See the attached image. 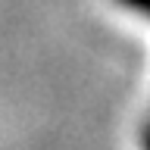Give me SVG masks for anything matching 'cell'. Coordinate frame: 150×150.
<instances>
[{
    "mask_svg": "<svg viewBox=\"0 0 150 150\" xmlns=\"http://www.w3.org/2000/svg\"><path fill=\"white\" fill-rule=\"evenodd\" d=\"M122 6H128V9H134V13H141V16H147L150 19V0H119Z\"/></svg>",
    "mask_w": 150,
    "mask_h": 150,
    "instance_id": "obj_1",
    "label": "cell"
},
{
    "mask_svg": "<svg viewBox=\"0 0 150 150\" xmlns=\"http://www.w3.org/2000/svg\"><path fill=\"white\" fill-rule=\"evenodd\" d=\"M144 147L150 150V128H147V134H144Z\"/></svg>",
    "mask_w": 150,
    "mask_h": 150,
    "instance_id": "obj_2",
    "label": "cell"
}]
</instances>
